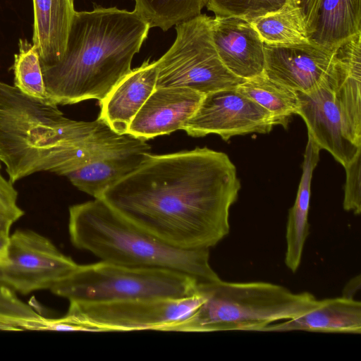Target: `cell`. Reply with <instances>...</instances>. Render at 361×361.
<instances>
[{"instance_id": "6da1fadb", "label": "cell", "mask_w": 361, "mask_h": 361, "mask_svg": "<svg viewBox=\"0 0 361 361\" xmlns=\"http://www.w3.org/2000/svg\"><path fill=\"white\" fill-rule=\"evenodd\" d=\"M241 185L228 156L204 147L149 154L102 196L140 229L183 250L209 249L229 233Z\"/></svg>"}, {"instance_id": "7a4b0ae2", "label": "cell", "mask_w": 361, "mask_h": 361, "mask_svg": "<svg viewBox=\"0 0 361 361\" xmlns=\"http://www.w3.org/2000/svg\"><path fill=\"white\" fill-rule=\"evenodd\" d=\"M149 29L135 10L75 11L61 58L41 66L47 99L56 105L104 99L132 70Z\"/></svg>"}, {"instance_id": "3957f363", "label": "cell", "mask_w": 361, "mask_h": 361, "mask_svg": "<svg viewBox=\"0 0 361 361\" xmlns=\"http://www.w3.org/2000/svg\"><path fill=\"white\" fill-rule=\"evenodd\" d=\"M99 121L70 119L58 105L0 80V161L8 180L43 171L66 176L73 148Z\"/></svg>"}, {"instance_id": "277c9868", "label": "cell", "mask_w": 361, "mask_h": 361, "mask_svg": "<svg viewBox=\"0 0 361 361\" xmlns=\"http://www.w3.org/2000/svg\"><path fill=\"white\" fill-rule=\"evenodd\" d=\"M68 233L75 247L102 261L171 269L190 276L199 284L220 279L209 264V249L170 246L129 222L102 198L70 207Z\"/></svg>"}, {"instance_id": "5b68a950", "label": "cell", "mask_w": 361, "mask_h": 361, "mask_svg": "<svg viewBox=\"0 0 361 361\" xmlns=\"http://www.w3.org/2000/svg\"><path fill=\"white\" fill-rule=\"evenodd\" d=\"M360 46L359 32L336 48L334 64L316 87L295 91L307 134L343 167L361 153Z\"/></svg>"}, {"instance_id": "8992f818", "label": "cell", "mask_w": 361, "mask_h": 361, "mask_svg": "<svg viewBox=\"0 0 361 361\" xmlns=\"http://www.w3.org/2000/svg\"><path fill=\"white\" fill-rule=\"evenodd\" d=\"M204 302L189 317L165 331H262L269 324L299 317L319 305L307 292L294 293L267 282H227L199 284Z\"/></svg>"}, {"instance_id": "52a82bcc", "label": "cell", "mask_w": 361, "mask_h": 361, "mask_svg": "<svg viewBox=\"0 0 361 361\" xmlns=\"http://www.w3.org/2000/svg\"><path fill=\"white\" fill-rule=\"evenodd\" d=\"M190 276L161 268L132 267L100 261L80 265L50 290L69 302L180 298L197 292Z\"/></svg>"}, {"instance_id": "ba28073f", "label": "cell", "mask_w": 361, "mask_h": 361, "mask_svg": "<svg viewBox=\"0 0 361 361\" xmlns=\"http://www.w3.org/2000/svg\"><path fill=\"white\" fill-rule=\"evenodd\" d=\"M212 18L200 14L176 25V37L157 61L156 88L178 87L204 95L237 87L245 81L221 61L211 33Z\"/></svg>"}, {"instance_id": "9c48e42d", "label": "cell", "mask_w": 361, "mask_h": 361, "mask_svg": "<svg viewBox=\"0 0 361 361\" xmlns=\"http://www.w3.org/2000/svg\"><path fill=\"white\" fill-rule=\"evenodd\" d=\"M205 300L197 288L180 298H146L88 302H70L64 316L92 332L165 329L189 317Z\"/></svg>"}, {"instance_id": "30bf717a", "label": "cell", "mask_w": 361, "mask_h": 361, "mask_svg": "<svg viewBox=\"0 0 361 361\" xmlns=\"http://www.w3.org/2000/svg\"><path fill=\"white\" fill-rule=\"evenodd\" d=\"M78 265L47 237L31 230H17L10 235L7 262L0 269L6 286L25 295L50 290Z\"/></svg>"}, {"instance_id": "8fae6325", "label": "cell", "mask_w": 361, "mask_h": 361, "mask_svg": "<svg viewBox=\"0 0 361 361\" xmlns=\"http://www.w3.org/2000/svg\"><path fill=\"white\" fill-rule=\"evenodd\" d=\"M274 126L272 114L235 87L205 94L182 130L192 137L215 134L227 141L235 135L268 133Z\"/></svg>"}, {"instance_id": "7c38bea8", "label": "cell", "mask_w": 361, "mask_h": 361, "mask_svg": "<svg viewBox=\"0 0 361 361\" xmlns=\"http://www.w3.org/2000/svg\"><path fill=\"white\" fill-rule=\"evenodd\" d=\"M147 140L114 132L66 177L80 190L101 198L104 191L137 169L150 154Z\"/></svg>"}, {"instance_id": "4fadbf2b", "label": "cell", "mask_w": 361, "mask_h": 361, "mask_svg": "<svg viewBox=\"0 0 361 361\" xmlns=\"http://www.w3.org/2000/svg\"><path fill=\"white\" fill-rule=\"evenodd\" d=\"M336 49L310 42L288 45L264 44V74L295 91H310L331 68Z\"/></svg>"}, {"instance_id": "5bb4252c", "label": "cell", "mask_w": 361, "mask_h": 361, "mask_svg": "<svg viewBox=\"0 0 361 361\" xmlns=\"http://www.w3.org/2000/svg\"><path fill=\"white\" fill-rule=\"evenodd\" d=\"M211 33L218 55L231 73L245 80L264 74V43L249 20L215 16Z\"/></svg>"}, {"instance_id": "9a60e30c", "label": "cell", "mask_w": 361, "mask_h": 361, "mask_svg": "<svg viewBox=\"0 0 361 361\" xmlns=\"http://www.w3.org/2000/svg\"><path fill=\"white\" fill-rule=\"evenodd\" d=\"M204 94L190 88H156L132 120L127 133L146 140L183 128Z\"/></svg>"}, {"instance_id": "2e32d148", "label": "cell", "mask_w": 361, "mask_h": 361, "mask_svg": "<svg viewBox=\"0 0 361 361\" xmlns=\"http://www.w3.org/2000/svg\"><path fill=\"white\" fill-rule=\"evenodd\" d=\"M157 68L156 61H144L132 69L99 102V118L118 133H126L128 127L142 106L156 89Z\"/></svg>"}, {"instance_id": "e0dca14e", "label": "cell", "mask_w": 361, "mask_h": 361, "mask_svg": "<svg viewBox=\"0 0 361 361\" xmlns=\"http://www.w3.org/2000/svg\"><path fill=\"white\" fill-rule=\"evenodd\" d=\"M306 331L324 333H361V302L345 297L319 300L309 312L274 323L262 331Z\"/></svg>"}, {"instance_id": "ac0fdd59", "label": "cell", "mask_w": 361, "mask_h": 361, "mask_svg": "<svg viewBox=\"0 0 361 361\" xmlns=\"http://www.w3.org/2000/svg\"><path fill=\"white\" fill-rule=\"evenodd\" d=\"M75 0H32V44L41 66L57 62L62 56L75 13Z\"/></svg>"}, {"instance_id": "d6986e66", "label": "cell", "mask_w": 361, "mask_h": 361, "mask_svg": "<svg viewBox=\"0 0 361 361\" xmlns=\"http://www.w3.org/2000/svg\"><path fill=\"white\" fill-rule=\"evenodd\" d=\"M361 32V0H317L307 23L312 44L329 49Z\"/></svg>"}, {"instance_id": "ffe728a7", "label": "cell", "mask_w": 361, "mask_h": 361, "mask_svg": "<svg viewBox=\"0 0 361 361\" xmlns=\"http://www.w3.org/2000/svg\"><path fill=\"white\" fill-rule=\"evenodd\" d=\"M307 135L302 176L295 201L288 212L286 225L285 264L292 272L296 271L300 264L304 245L310 233L308 214L311 180L314 169L319 160L321 150L312 137Z\"/></svg>"}, {"instance_id": "44dd1931", "label": "cell", "mask_w": 361, "mask_h": 361, "mask_svg": "<svg viewBox=\"0 0 361 361\" xmlns=\"http://www.w3.org/2000/svg\"><path fill=\"white\" fill-rule=\"evenodd\" d=\"M236 89L270 112L275 125L286 128L290 116L297 114L298 102L296 92L269 79L264 74L245 80Z\"/></svg>"}, {"instance_id": "7402d4cb", "label": "cell", "mask_w": 361, "mask_h": 361, "mask_svg": "<svg viewBox=\"0 0 361 361\" xmlns=\"http://www.w3.org/2000/svg\"><path fill=\"white\" fill-rule=\"evenodd\" d=\"M249 21L264 44L288 45L310 42L307 24L302 13L289 4Z\"/></svg>"}, {"instance_id": "603a6c76", "label": "cell", "mask_w": 361, "mask_h": 361, "mask_svg": "<svg viewBox=\"0 0 361 361\" xmlns=\"http://www.w3.org/2000/svg\"><path fill=\"white\" fill-rule=\"evenodd\" d=\"M208 0H135V11L149 25L167 31L201 14Z\"/></svg>"}, {"instance_id": "cb8c5ba5", "label": "cell", "mask_w": 361, "mask_h": 361, "mask_svg": "<svg viewBox=\"0 0 361 361\" xmlns=\"http://www.w3.org/2000/svg\"><path fill=\"white\" fill-rule=\"evenodd\" d=\"M18 53L14 56L12 67L14 86L23 93L48 100L38 51L25 39H20ZM49 101V100H48Z\"/></svg>"}, {"instance_id": "d4e9b609", "label": "cell", "mask_w": 361, "mask_h": 361, "mask_svg": "<svg viewBox=\"0 0 361 361\" xmlns=\"http://www.w3.org/2000/svg\"><path fill=\"white\" fill-rule=\"evenodd\" d=\"M288 0H208L207 8L216 16H234L247 20L277 11Z\"/></svg>"}, {"instance_id": "484cf974", "label": "cell", "mask_w": 361, "mask_h": 361, "mask_svg": "<svg viewBox=\"0 0 361 361\" xmlns=\"http://www.w3.org/2000/svg\"><path fill=\"white\" fill-rule=\"evenodd\" d=\"M346 173L343 209L359 215L361 212V153L344 167Z\"/></svg>"}, {"instance_id": "4316f807", "label": "cell", "mask_w": 361, "mask_h": 361, "mask_svg": "<svg viewBox=\"0 0 361 361\" xmlns=\"http://www.w3.org/2000/svg\"><path fill=\"white\" fill-rule=\"evenodd\" d=\"M1 169L0 161V212L15 223L24 214V212L18 205L17 190L3 176Z\"/></svg>"}, {"instance_id": "83f0119b", "label": "cell", "mask_w": 361, "mask_h": 361, "mask_svg": "<svg viewBox=\"0 0 361 361\" xmlns=\"http://www.w3.org/2000/svg\"><path fill=\"white\" fill-rule=\"evenodd\" d=\"M317 0H288V4L298 8L307 23L314 10Z\"/></svg>"}, {"instance_id": "f1b7e54d", "label": "cell", "mask_w": 361, "mask_h": 361, "mask_svg": "<svg viewBox=\"0 0 361 361\" xmlns=\"http://www.w3.org/2000/svg\"><path fill=\"white\" fill-rule=\"evenodd\" d=\"M360 277L357 276L351 279L343 289V297L354 299L353 295L360 289Z\"/></svg>"}, {"instance_id": "f546056e", "label": "cell", "mask_w": 361, "mask_h": 361, "mask_svg": "<svg viewBox=\"0 0 361 361\" xmlns=\"http://www.w3.org/2000/svg\"><path fill=\"white\" fill-rule=\"evenodd\" d=\"M10 235H0V267L7 262Z\"/></svg>"}, {"instance_id": "4dcf8cb0", "label": "cell", "mask_w": 361, "mask_h": 361, "mask_svg": "<svg viewBox=\"0 0 361 361\" xmlns=\"http://www.w3.org/2000/svg\"><path fill=\"white\" fill-rule=\"evenodd\" d=\"M13 221L0 212V235H10V230Z\"/></svg>"}, {"instance_id": "1f68e13d", "label": "cell", "mask_w": 361, "mask_h": 361, "mask_svg": "<svg viewBox=\"0 0 361 361\" xmlns=\"http://www.w3.org/2000/svg\"><path fill=\"white\" fill-rule=\"evenodd\" d=\"M0 285H6V284L4 282V276H3L2 272L1 271V269H0Z\"/></svg>"}]
</instances>
